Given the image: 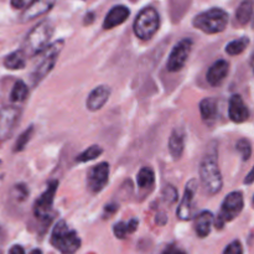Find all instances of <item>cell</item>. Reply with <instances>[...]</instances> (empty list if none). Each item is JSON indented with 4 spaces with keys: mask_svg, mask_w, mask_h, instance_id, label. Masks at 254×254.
<instances>
[{
    "mask_svg": "<svg viewBox=\"0 0 254 254\" xmlns=\"http://www.w3.org/2000/svg\"><path fill=\"white\" fill-rule=\"evenodd\" d=\"M200 179L203 189L208 195H216L222 190L223 179L220 166H218L217 149H216L215 143L208 146L207 153L205 154L201 161Z\"/></svg>",
    "mask_w": 254,
    "mask_h": 254,
    "instance_id": "6da1fadb",
    "label": "cell"
},
{
    "mask_svg": "<svg viewBox=\"0 0 254 254\" xmlns=\"http://www.w3.org/2000/svg\"><path fill=\"white\" fill-rule=\"evenodd\" d=\"M54 24L50 20H44L30 30L22 44V51L29 57L40 55L50 45L54 35Z\"/></svg>",
    "mask_w": 254,
    "mask_h": 254,
    "instance_id": "7a4b0ae2",
    "label": "cell"
},
{
    "mask_svg": "<svg viewBox=\"0 0 254 254\" xmlns=\"http://www.w3.org/2000/svg\"><path fill=\"white\" fill-rule=\"evenodd\" d=\"M52 247L62 254H74L81 247V238L64 221H59L50 238Z\"/></svg>",
    "mask_w": 254,
    "mask_h": 254,
    "instance_id": "3957f363",
    "label": "cell"
},
{
    "mask_svg": "<svg viewBox=\"0 0 254 254\" xmlns=\"http://www.w3.org/2000/svg\"><path fill=\"white\" fill-rule=\"evenodd\" d=\"M64 46V40H56L41 52V59L37 62L35 69L31 73V83L34 86L39 84L54 69L55 64L59 61L60 54H61Z\"/></svg>",
    "mask_w": 254,
    "mask_h": 254,
    "instance_id": "277c9868",
    "label": "cell"
},
{
    "mask_svg": "<svg viewBox=\"0 0 254 254\" xmlns=\"http://www.w3.org/2000/svg\"><path fill=\"white\" fill-rule=\"evenodd\" d=\"M227 24L228 14L220 7H212L207 11L201 12L192 20V25L196 29L208 35L220 34L227 27Z\"/></svg>",
    "mask_w": 254,
    "mask_h": 254,
    "instance_id": "5b68a950",
    "label": "cell"
},
{
    "mask_svg": "<svg viewBox=\"0 0 254 254\" xmlns=\"http://www.w3.org/2000/svg\"><path fill=\"white\" fill-rule=\"evenodd\" d=\"M160 26V17L153 6H146L141 10L134 21V34L140 40H150Z\"/></svg>",
    "mask_w": 254,
    "mask_h": 254,
    "instance_id": "8992f818",
    "label": "cell"
},
{
    "mask_svg": "<svg viewBox=\"0 0 254 254\" xmlns=\"http://www.w3.org/2000/svg\"><path fill=\"white\" fill-rule=\"evenodd\" d=\"M243 206H245V200H243L242 192L233 191V192L228 193L225 200H223L220 213H218L217 218L215 221L216 228L221 230V228H223L226 222H231L236 217H238L240 213L242 212Z\"/></svg>",
    "mask_w": 254,
    "mask_h": 254,
    "instance_id": "52a82bcc",
    "label": "cell"
},
{
    "mask_svg": "<svg viewBox=\"0 0 254 254\" xmlns=\"http://www.w3.org/2000/svg\"><path fill=\"white\" fill-rule=\"evenodd\" d=\"M193 41L191 39H183L175 45V47L171 51L170 56H169L168 62H166V68L170 72H178L183 69L185 66L186 61H188L189 56L192 50Z\"/></svg>",
    "mask_w": 254,
    "mask_h": 254,
    "instance_id": "ba28073f",
    "label": "cell"
},
{
    "mask_svg": "<svg viewBox=\"0 0 254 254\" xmlns=\"http://www.w3.org/2000/svg\"><path fill=\"white\" fill-rule=\"evenodd\" d=\"M57 188H59V181L52 180L47 184V189L45 192L35 201L34 205V215L39 220H47L52 211V205H54L55 193H56Z\"/></svg>",
    "mask_w": 254,
    "mask_h": 254,
    "instance_id": "9c48e42d",
    "label": "cell"
},
{
    "mask_svg": "<svg viewBox=\"0 0 254 254\" xmlns=\"http://www.w3.org/2000/svg\"><path fill=\"white\" fill-rule=\"evenodd\" d=\"M196 190H197V181H196L195 179H191V180L186 184L183 200H181L180 205H179L178 207V211H176V216L179 217V220L189 221L195 216Z\"/></svg>",
    "mask_w": 254,
    "mask_h": 254,
    "instance_id": "30bf717a",
    "label": "cell"
},
{
    "mask_svg": "<svg viewBox=\"0 0 254 254\" xmlns=\"http://www.w3.org/2000/svg\"><path fill=\"white\" fill-rule=\"evenodd\" d=\"M21 117V109L16 106L2 107L0 109V139L11 136Z\"/></svg>",
    "mask_w": 254,
    "mask_h": 254,
    "instance_id": "8fae6325",
    "label": "cell"
},
{
    "mask_svg": "<svg viewBox=\"0 0 254 254\" xmlns=\"http://www.w3.org/2000/svg\"><path fill=\"white\" fill-rule=\"evenodd\" d=\"M109 180V164L103 161L94 165L87 173V188L91 192L98 193L106 188Z\"/></svg>",
    "mask_w": 254,
    "mask_h": 254,
    "instance_id": "7c38bea8",
    "label": "cell"
},
{
    "mask_svg": "<svg viewBox=\"0 0 254 254\" xmlns=\"http://www.w3.org/2000/svg\"><path fill=\"white\" fill-rule=\"evenodd\" d=\"M56 0H32L20 15V22H27L46 14L54 7Z\"/></svg>",
    "mask_w": 254,
    "mask_h": 254,
    "instance_id": "4fadbf2b",
    "label": "cell"
},
{
    "mask_svg": "<svg viewBox=\"0 0 254 254\" xmlns=\"http://www.w3.org/2000/svg\"><path fill=\"white\" fill-rule=\"evenodd\" d=\"M228 116L235 123H243L250 118V109L240 94H233L228 103Z\"/></svg>",
    "mask_w": 254,
    "mask_h": 254,
    "instance_id": "5bb4252c",
    "label": "cell"
},
{
    "mask_svg": "<svg viewBox=\"0 0 254 254\" xmlns=\"http://www.w3.org/2000/svg\"><path fill=\"white\" fill-rule=\"evenodd\" d=\"M109 96H111V88H109L108 86L101 84V86L96 87V88L89 93L88 98H87V109L91 112L99 111V109L103 108L104 104L108 102Z\"/></svg>",
    "mask_w": 254,
    "mask_h": 254,
    "instance_id": "9a60e30c",
    "label": "cell"
},
{
    "mask_svg": "<svg viewBox=\"0 0 254 254\" xmlns=\"http://www.w3.org/2000/svg\"><path fill=\"white\" fill-rule=\"evenodd\" d=\"M228 71H230V64L226 60H218L212 66L208 68L206 73V79L211 86L216 87L223 82V79L227 77Z\"/></svg>",
    "mask_w": 254,
    "mask_h": 254,
    "instance_id": "2e32d148",
    "label": "cell"
},
{
    "mask_svg": "<svg viewBox=\"0 0 254 254\" xmlns=\"http://www.w3.org/2000/svg\"><path fill=\"white\" fill-rule=\"evenodd\" d=\"M130 15V10L124 5H117L113 6L109 12L107 14L106 19L103 21V27L106 30H111L113 27L118 26V25L123 24Z\"/></svg>",
    "mask_w": 254,
    "mask_h": 254,
    "instance_id": "e0dca14e",
    "label": "cell"
},
{
    "mask_svg": "<svg viewBox=\"0 0 254 254\" xmlns=\"http://www.w3.org/2000/svg\"><path fill=\"white\" fill-rule=\"evenodd\" d=\"M185 149V131L181 128H175L169 139V151L174 160H179L183 156Z\"/></svg>",
    "mask_w": 254,
    "mask_h": 254,
    "instance_id": "ac0fdd59",
    "label": "cell"
},
{
    "mask_svg": "<svg viewBox=\"0 0 254 254\" xmlns=\"http://www.w3.org/2000/svg\"><path fill=\"white\" fill-rule=\"evenodd\" d=\"M213 223H215V217H213L212 212L202 211L201 213H198L195 220L196 235L200 238L207 237L211 233V228H212Z\"/></svg>",
    "mask_w": 254,
    "mask_h": 254,
    "instance_id": "d6986e66",
    "label": "cell"
},
{
    "mask_svg": "<svg viewBox=\"0 0 254 254\" xmlns=\"http://www.w3.org/2000/svg\"><path fill=\"white\" fill-rule=\"evenodd\" d=\"M201 118L205 123L213 124L217 121L218 106L215 98H205L200 102Z\"/></svg>",
    "mask_w": 254,
    "mask_h": 254,
    "instance_id": "ffe728a7",
    "label": "cell"
},
{
    "mask_svg": "<svg viewBox=\"0 0 254 254\" xmlns=\"http://www.w3.org/2000/svg\"><path fill=\"white\" fill-rule=\"evenodd\" d=\"M26 55L22 50L11 52L4 57V66L9 69H22L26 66Z\"/></svg>",
    "mask_w": 254,
    "mask_h": 254,
    "instance_id": "44dd1931",
    "label": "cell"
},
{
    "mask_svg": "<svg viewBox=\"0 0 254 254\" xmlns=\"http://www.w3.org/2000/svg\"><path fill=\"white\" fill-rule=\"evenodd\" d=\"M254 11V0H243L236 11V20L240 25H247L251 21Z\"/></svg>",
    "mask_w": 254,
    "mask_h": 254,
    "instance_id": "7402d4cb",
    "label": "cell"
},
{
    "mask_svg": "<svg viewBox=\"0 0 254 254\" xmlns=\"http://www.w3.org/2000/svg\"><path fill=\"white\" fill-rule=\"evenodd\" d=\"M139 225L138 218H131L128 222H118L113 226V232L114 236L119 240H124L127 238V236L131 235L136 231Z\"/></svg>",
    "mask_w": 254,
    "mask_h": 254,
    "instance_id": "603a6c76",
    "label": "cell"
},
{
    "mask_svg": "<svg viewBox=\"0 0 254 254\" xmlns=\"http://www.w3.org/2000/svg\"><path fill=\"white\" fill-rule=\"evenodd\" d=\"M29 96V87L22 81L15 82L11 92H10V101L14 103H21Z\"/></svg>",
    "mask_w": 254,
    "mask_h": 254,
    "instance_id": "cb8c5ba5",
    "label": "cell"
},
{
    "mask_svg": "<svg viewBox=\"0 0 254 254\" xmlns=\"http://www.w3.org/2000/svg\"><path fill=\"white\" fill-rule=\"evenodd\" d=\"M248 45H250V39L243 36L237 40H233V41H231L230 44H227V46H226L225 50L230 56H237V55L242 54V52L247 49Z\"/></svg>",
    "mask_w": 254,
    "mask_h": 254,
    "instance_id": "d4e9b609",
    "label": "cell"
},
{
    "mask_svg": "<svg viewBox=\"0 0 254 254\" xmlns=\"http://www.w3.org/2000/svg\"><path fill=\"white\" fill-rule=\"evenodd\" d=\"M154 181H155V174H154L153 169L145 166V168L139 170L138 176H136V183H138L139 188H149V186L153 185Z\"/></svg>",
    "mask_w": 254,
    "mask_h": 254,
    "instance_id": "484cf974",
    "label": "cell"
},
{
    "mask_svg": "<svg viewBox=\"0 0 254 254\" xmlns=\"http://www.w3.org/2000/svg\"><path fill=\"white\" fill-rule=\"evenodd\" d=\"M102 153H103V149H102L101 146L92 145L89 146L88 149H86L83 153H81L77 156V161H78V163H87V161L94 160V159L98 158Z\"/></svg>",
    "mask_w": 254,
    "mask_h": 254,
    "instance_id": "4316f807",
    "label": "cell"
},
{
    "mask_svg": "<svg viewBox=\"0 0 254 254\" xmlns=\"http://www.w3.org/2000/svg\"><path fill=\"white\" fill-rule=\"evenodd\" d=\"M32 134H34V127L32 126H30L29 128L24 131V133L20 134V136L17 138L16 143H15V148H14L15 153L24 150L25 146L27 145V143H29L30 139H31Z\"/></svg>",
    "mask_w": 254,
    "mask_h": 254,
    "instance_id": "83f0119b",
    "label": "cell"
},
{
    "mask_svg": "<svg viewBox=\"0 0 254 254\" xmlns=\"http://www.w3.org/2000/svg\"><path fill=\"white\" fill-rule=\"evenodd\" d=\"M236 149L245 161H247L252 155V145H251V141L248 139H240L236 144Z\"/></svg>",
    "mask_w": 254,
    "mask_h": 254,
    "instance_id": "f1b7e54d",
    "label": "cell"
},
{
    "mask_svg": "<svg viewBox=\"0 0 254 254\" xmlns=\"http://www.w3.org/2000/svg\"><path fill=\"white\" fill-rule=\"evenodd\" d=\"M11 196L15 201H19V202H22L27 198L29 196V189L26 188V185L24 184H17V185L14 186L11 191Z\"/></svg>",
    "mask_w": 254,
    "mask_h": 254,
    "instance_id": "f546056e",
    "label": "cell"
},
{
    "mask_svg": "<svg viewBox=\"0 0 254 254\" xmlns=\"http://www.w3.org/2000/svg\"><path fill=\"white\" fill-rule=\"evenodd\" d=\"M161 196H163V200L165 201V202L174 203L178 201L179 193H178V190H176L173 185H166L165 188H164Z\"/></svg>",
    "mask_w": 254,
    "mask_h": 254,
    "instance_id": "4dcf8cb0",
    "label": "cell"
},
{
    "mask_svg": "<svg viewBox=\"0 0 254 254\" xmlns=\"http://www.w3.org/2000/svg\"><path fill=\"white\" fill-rule=\"evenodd\" d=\"M222 254H243L242 243L237 240L233 241V242H231L230 245L225 248Z\"/></svg>",
    "mask_w": 254,
    "mask_h": 254,
    "instance_id": "1f68e13d",
    "label": "cell"
},
{
    "mask_svg": "<svg viewBox=\"0 0 254 254\" xmlns=\"http://www.w3.org/2000/svg\"><path fill=\"white\" fill-rule=\"evenodd\" d=\"M161 254H186V253H185V251H183L181 248L176 247L175 245H170L165 248V251H164Z\"/></svg>",
    "mask_w": 254,
    "mask_h": 254,
    "instance_id": "d6a6232c",
    "label": "cell"
},
{
    "mask_svg": "<svg viewBox=\"0 0 254 254\" xmlns=\"http://www.w3.org/2000/svg\"><path fill=\"white\" fill-rule=\"evenodd\" d=\"M118 208L119 206L117 203H109V205H107L104 207V212L108 213V215H113V213H116L118 211Z\"/></svg>",
    "mask_w": 254,
    "mask_h": 254,
    "instance_id": "836d02e7",
    "label": "cell"
},
{
    "mask_svg": "<svg viewBox=\"0 0 254 254\" xmlns=\"http://www.w3.org/2000/svg\"><path fill=\"white\" fill-rule=\"evenodd\" d=\"M168 222V216L164 212H159L158 216H156V223H159L160 226H164Z\"/></svg>",
    "mask_w": 254,
    "mask_h": 254,
    "instance_id": "e575fe53",
    "label": "cell"
},
{
    "mask_svg": "<svg viewBox=\"0 0 254 254\" xmlns=\"http://www.w3.org/2000/svg\"><path fill=\"white\" fill-rule=\"evenodd\" d=\"M9 254H25V251H24V248L21 247V246L15 245V246H12L11 248H10Z\"/></svg>",
    "mask_w": 254,
    "mask_h": 254,
    "instance_id": "d590c367",
    "label": "cell"
},
{
    "mask_svg": "<svg viewBox=\"0 0 254 254\" xmlns=\"http://www.w3.org/2000/svg\"><path fill=\"white\" fill-rule=\"evenodd\" d=\"M253 183H254V166L252 168V170L247 174V176H246V179H245L246 185H251V184H253Z\"/></svg>",
    "mask_w": 254,
    "mask_h": 254,
    "instance_id": "8d00e7d4",
    "label": "cell"
},
{
    "mask_svg": "<svg viewBox=\"0 0 254 254\" xmlns=\"http://www.w3.org/2000/svg\"><path fill=\"white\" fill-rule=\"evenodd\" d=\"M11 6L14 9H22L25 5V0H11Z\"/></svg>",
    "mask_w": 254,
    "mask_h": 254,
    "instance_id": "74e56055",
    "label": "cell"
},
{
    "mask_svg": "<svg viewBox=\"0 0 254 254\" xmlns=\"http://www.w3.org/2000/svg\"><path fill=\"white\" fill-rule=\"evenodd\" d=\"M30 254H42V251L39 250V248H36V250L31 251V253H30Z\"/></svg>",
    "mask_w": 254,
    "mask_h": 254,
    "instance_id": "f35d334b",
    "label": "cell"
},
{
    "mask_svg": "<svg viewBox=\"0 0 254 254\" xmlns=\"http://www.w3.org/2000/svg\"><path fill=\"white\" fill-rule=\"evenodd\" d=\"M251 66H252V69H253V72H254V54H253L252 59H251Z\"/></svg>",
    "mask_w": 254,
    "mask_h": 254,
    "instance_id": "ab89813d",
    "label": "cell"
},
{
    "mask_svg": "<svg viewBox=\"0 0 254 254\" xmlns=\"http://www.w3.org/2000/svg\"><path fill=\"white\" fill-rule=\"evenodd\" d=\"M0 165H1V160H0Z\"/></svg>",
    "mask_w": 254,
    "mask_h": 254,
    "instance_id": "60d3db41",
    "label": "cell"
},
{
    "mask_svg": "<svg viewBox=\"0 0 254 254\" xmlns=\"http://www.w3.org/2000/svg\"><path fill=\"white\" fill-rule=\"evenodd\" d=\"M0 254H1V251H0Z\"/></svg>",
    "mask_w": 254,
    "mask_h": 254,
    "instance_id": "b9f144b4",
    "label": "cell"
},
{
    "mask_svg": "<svg viewBox=\"0 0 254 254\" xmlns=\"http://www.w3.org/2000/svg\"><path fill=\"white\" fill-rule=\"evenodd\" d=\"M133 1H134V0H133Z\"/></svg>",
    "mask_w": 254,
    "mask_h": 254,
    "instance_id": "7bdbcfd3",
    "label": "cell"
}]
</instances>
